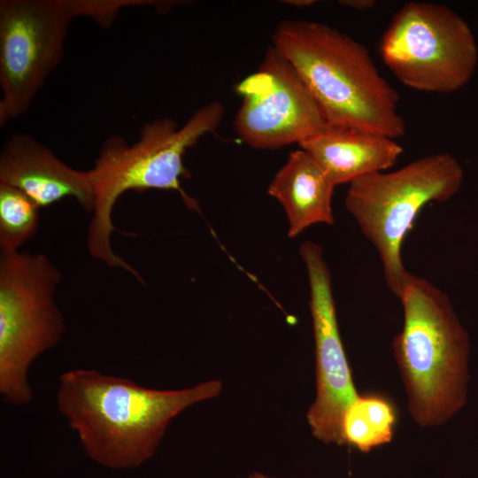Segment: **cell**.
<instances>
[{"mask_svg":"<svg viewBox=\"0 0 478 478\" xmlns=\"http://www.w3.org/2000/svg\"><path fill=\"white\" fill-rule=\"evenodd\" d=\"M40 207L24 192L0 183L1 252L18 251L37 232Z\"/></svg>","mask_w":478,"mask_h":478,"instance_id":"15","label":"cell"},{"mask_svg":"<svg viewBox=\"0 0 478 478\" xmlns=\"http://www.w3.org/2000/svg\"><path fill=\"white\" fill-rule=\"evenodd\" d=\"M339 4L351 9L365 11L373 8L376 2L374 0H341Z\"/></svg>","mask_w":478,"mask_h":478,"instance_id":"16","label":"cell"},{"mask_svg":"<svg viewBox=\"0 0 478 478\" xmlns=\"http://www.w3.org/2000/svg\"><path fill=\"white\" fill-rule=\"evenodd\" d=\"M463 181L458 159L439 152L396 171L369 173L350 183L345 207L376 249L387 286L396 297H399L411 274L401 252L415 218L427 204L454 197Z\"/></svg>","mask_w":478,"mask_h":478,"instance_id":"5","label":"cell"},{"mask_svg":"<svg viewBox=\"0 0 478 478\" xmlns=\"http://www.w3.org/2000/svg\"><path fill=\"white\" fill-rule=\"evenodd\" d=\"M336 186L394 166L403 152L395 139L351 128L329 127L300 143Z\"/></svg>","mask_w":478,"mask_h":478,"instance_id":"12","label":"cell"},{"mask_svg":"<svg viewBox=\"0 0 478 478\" xmlns=\"http://www.w3.org/2000/svg\"><path fill=\"white\" fill-rule=\"evenodd\" d=\"M0 183L19 189L40 208L72 197L84 211H93L89 171L70 167L26 134H14L4 143L0 154Z\"/></svg>","mask_w":478,"mask_h":478,"instance_id":"11","label":"cell"},{"mask_svg":"<svg viewBox=\"0 0 478 478\" xmlns=\"http://www.w3.org/2000/svg\"><path fill=\"white\" fill-rule=\"evenodd\" d=\"M92 18L107 26L109 0L0 1V125L27 112L61 61L70 23Z\"/></svg>","mask_w":478,"mask_h":478,"instance_id":"7","label":"cell"},{"mask_svg":"<svg viewBox=\"0 0 478 478\" xmlns=\"http://www.w3.org/2000/svg\"><path fill=\"white\" fill-rule=\"evenodd\" d=\"M300 255L308 276L316 360V398L307 420L317 439L345 445L343 417L359 395L339 332L331 273L320 244L303 243Z\"/></svg>","mask_w":478,"mask_h":478,"instance_id":"10","label":"cell"},{"mask_svg":"<svg viewBox=\"0 0 478 478\" xmlns=\"http://www.w3.org/2000/svg\"><path fill=\"white\" fill-rule=\"evenodd\" d=\"M225 109L213 101L202 106L181 127L172 118H159L144 123L139 139L132 145L119 135L107 138L89 170L94 192L87 247L89 254L111 268H120L143 281L140 274L114 252L111 238L116 230L112 220L119 197L128 190H175L189 205H195L181 189V181L189 178L183 163L186 150L204 135L220 126Z\"/></svg>","mask_w":478,"mask_h":478,"instance_id":"3","label":"cell"},{"mask_svg":"<svg viewBox=\"0 0 478 478\" xmlns=\"http://www.w3.org/2000/svg\"><path fill=\"white\" fill-rule=\"evenodd\" d=\"M249 478H274V477L267 476L259 472H252L251 474H250Z\"/></svg>","mask_w":478,"mask_h":478,"instance_id":"18","label":"cell"},{"mask_svg":"<svg viewBox=\"0 0 478 478\" xmlns=\"http://www.w3.org/2000/svg\"><path fill=\"white\" fill-rule=\"evenodd\" d=\"M61 277L43 253L1 252L0 393L9 404L32 400L28 369L63 335L64 317L55 301Z\"/></svg>","mask_w":478,"mask_h":478,"instance_id":"6","label":"cell"},{"mask_svg":"<svg viewBox=\"0 0 478 478\" xmlns=\"http://www.w3.org/2000/svg\"><path fill=\"white\" fill-rule=\"evenodd\" d=\"M221 389L212 380L189 389H155L96 370L73 369L59 377L57 405L91 459L126 469L155 454L176 415Z\"/></svg>","mask_w":478,"mask_h":478,"instance_id":"1","label":"cell"},{"mask_svg":"<svg viewBox=\"0 0 478 478\" xmlns=\"http://www.w3.org/2000/svg\"><path fill=\"white\" fill-rule=\"evenodd\" d=\"M282 3L296 7H306L314 4L316 2L314 0H286L282 1Z\"/></svg>","mask_w":478,"mask_h":478,"instance_id":"17","label":"cell"},{"mask_svg":"<svg viewBox=\"0 0 478 478\" xmlns=\"http://www.w3.org/2000/svg\"><path fill=\"white\" fill-rule=\"evenodd\" d=\"M395 422V409L386 397L377 394L360 395L343 417L344 443L367 453L391 441Z\"/></svg>","mask_w":478,"mask_h":478,"instance_id":"14","label":"cell"},{"mask_svg":"<svg viewBox=\"0 0 478 478\" xmlns=\"http://www.w3.org/2000/svg\"><path fill=\"white\" fill-rule=\"evenodd\" d=\"M235 89L242 103L235 129L252 148L276 150L299 144L329 127L303 78L273 45L258 69Z\"/></svg>","mask_w":478,"mask_h":478,"instance_id":"9","label":"cell"},{"mask_svg":"<svg viewBox=\"0 0 478 478\" xmlns=\"http://www.w3.org/2000/svg\"><path fill=\"white\" fill-rule=\"evenodd\" d=\"M272 42L303 78L329 127L392 139L405 134L399 94L364 44L327 24L307 20L281 21Z\"/></svg>","mask_w":478,"mask_h":478,"instance_id":"2","label":"cell"},{"mask_svg":"<svg viewBox=\"0 0 478 478\" xmlns=\"http://www.w3.org/2000/svg\"><path fill=\"white\" fill-rule=\"evenodd\" d=\"M335 187L306 151L300 149L289 154L270 182L267 192L282 205L290 238L312 225L334 223L332 197Z\"/></svg>","mask_w":478,"mask_h":478,"instance_id":"13","label":"cell"},{"mask_svg":"<svg viewBox=\"0 0 478 478\" xmlns=\"http://www.w3.org/2000/svg\"><path fill=\"white\" fill-rule=\"evenodd\" d=\"M381 55L405 86L428 93H451L472 78L478 48L468 24L451 8L408 2L383 34Z\"/></svg>","mask_w":478,"mask_h":478,"instance_id":"8","label":"cell"},{"mask_svg":"<svg viewBox=\"0 0 478 478\" xmlns=\"http://www.w3.org/2000/svg\"><path fill=\"white\" fill-rule=\"evenodd\" d=\"M404 325L392 343L409 412L423 428L439 426L464 405L469 338L448 295L410 274L399 297Z\"/></svg>","mask_w":478,"mask_h":478,"instance_id":"4","label":"cell"}]
</instances>
